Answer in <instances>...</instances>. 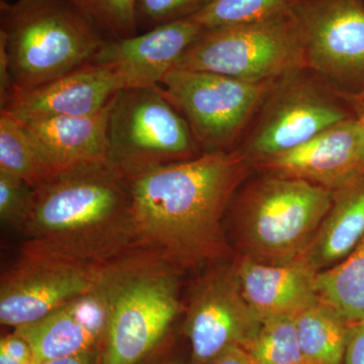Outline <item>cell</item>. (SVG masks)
<instances>
[{
  "instance_id": "obj_1",
  "label": "cell",
  "mask_w": 364,
  "mask_h": 364,
  "mask_svg": "<svg viewBox=\"0 0 364 364\" xmlns=\"http://www.w3.org/2000/svg\"><path fill=\"white\" fill-rule=\"evenodd\" d=\"M250 164L239 149L215 151L127 177L135 250L181 270L224 257L223 220Z\"/></svg>"
},
{
  "instance_id": "obj_2",
  "label": "cell",
  "mask_w": 364,
  "mask_h": 364,
  "mask_svg": "<svg viewBox=\"0 0 364 364\" xmlns=\"http://www.w3.org/2000/svg\"><path fill=\"white\" fill-rule=\"evenodd\" d=\"M21 231L25 257L107 263L135 250L126 178L105 163L59 172L36 189Z\"/></svg>"
},
{
  "instance_id": "obj_3",
  "label": "cell",
  "mask_w": 364,
  "mask_h": 364,
  "mask_svg": "<svg viewBox=\"0 0 364 364\" xmlns=\"http://www.w3.org/2000/svg\"><path fill=\"white\" fill-rule=\"evenodd\" d=\"M181 272L147 250H132L107 265L102 364H144L156 353L181 310Z\"/></svg>"
},
{
  "instance_id": "obj_4",
  "label": "cell",
  "mask_w": 364,
  "mask_h": 364,
  "mask_svg": "<svg viewBox=\"0 0 364 364\" xmlns=\"http://www.w3.org/2000/svg\"><path fill=\"white\" fill-rule=\"evenodd\" d=\"M0 11V55L11 97L85 65L107 42L68 0H1Z\"/></svg>"
},
{
  "instance_id": "obj_5",
  "label": "cell",
  "mask_w": 364,
  "mask_h": 364,
  "mask_svg": "<svg viewBox=\"0 0 364 364\" xmlns=\"http://www.w3.org/2000/svg\"><path fill=\"white\" fill-rule=\"evenodd\" d=\"M333 191L312 182L269 173L244 189L235 224L246 257L284 263L303 254L331 207Z\"/></svg>"
},
{
  "instance_id": "obj_6",
  "label": "cell",
  "mask_w": 364,
  "mask_h": 364,
  "mask_svg": "<svg viewBox=\"0 0 364 364\" xmlns=\"http://www.w3.org/2000/svg\"><path fill=\"white\" fill-rule=\"evenodd\" d=\"M349 105L312 71L296 69L273 80L236 149L254 165L284 154L356 117Z\"/></svg>"
},
{
  "instance_id": "obj_7",
  "label": "cell",
  "mask_w": 364,
  "mask_h": 364,
  "mask_svg": "<svg viewBox=\"0 0 364 364\" xmlns=\"http://www.w3.org/2000/svg\"><path fill=\"white\" fill-rule=\"evenodd\" d=\"M200 154L186 119L161 86L124 88L112 100L107 164L124 178Z\"/></svg>"
},
{
  "instance_id": "obj_8",
  "label": "cell",
  "mask_w": 364,
  "mask_h": 364,
  "mask_svg": "<svg viewBox=\"0 0 364 364\" xmlns=\"http://www.w3.org/2000/svg\"><path fill=\"white\" fill-rule=\"evenodd\" d=\"M177 68L267 82L305 67L303 39L293 11L268 20L205 30Z\"/></svg>"
},
{
  "instance_id": "obj_9",
  "label": "cell",
  "mask_w": 364,
  "mask_h": 364,
  "mask_svg": "<svg viewBox=\"0 0 364 364\" xmlns=\"http://www.w3.org/2000/svg\"><path fill=\"white\" fill-rule=\"evenodd\" d=\"M272 82L174 67L160 86L205 153L236 149Z\"/></svg>"
},
{
  "instance_id": "obj_10",
  "label": "cell",
  "mask_w": 364,
  "mask_h": 364,
  "mask_svg": "<svg viewBox=\"0 0 364 364\" xmlns=\"http://www.w3.org/2000/svg\"><path fill=\"white\" fill-rule=\"evenodd\" d=\"M305 67L352 105L364 97V0H299Z\"/></svg>"
},
{
  "instance_id": "obj_11",
  "label": "cell",
  "mask_w": 364,
  "mask_h": 364,
  "mask_svg": "<svg viewBox=\"0 0 364 364\" xmlns=\"http://www.w3.org/2000/svg\"><path fill=\"white\" fill-rule=\"evenodd\" d=\"M109 262L82 263L21 256L1 275L0 322L14 329L37 322L72 299L95 289Z\"/></svg>"
},
{
  "instance_id": "obj_12",
  "label": "cell",
  "mask_w": 364,
  "mask_h": 364,
  "mask_svg": "<svg viewBox=\"0 0 364 364\" xmlns=\"http://www.w3.org/2000/svg\"><path fill=\"white\" fill-rule=\"evenodd\" d=\"M262 318L244 299L234 270L203 277L189 301L186 331L193 364H207L231 347L248 350Z\"/></svg>"
},
{
  "instance_id": "obj_13",
  "label": "cell",
  "mask_w": 364,
  "mask_h": 364,
  "mask_svg": "<svg viewBox=\"0 0 364 364\" xmlns=\"http://www.w3.org/2000/svg\"><path fill=\"white\" fill-rule=\"evenodd\" d=\"M269 173L294 177L331 191L364 176V128L358 117L334 124L312 140L258 163Z\"/></svg>"
},
{
  "instance_id": "obj_14",
  "label": "cell",
  "mask_w": 364,
  "mask_h": 364,
  "mask_svg": "<svg viewBox=\"0 0 364 364\" xmlns=\"http://www.w3.org/2000/svg\"><path fill=\"white\" fill-rule=\"evenodd\" d=\"M203 31L191 18L174 21L134 37L107 41L90 62L116 69L128 88L158 86Z\"/></svg>"
},
{
  "instance_id": "obj_15",
  "label": "cell",
  "mask_w": 364,
  "mask_h": 364,
  "mask_svg": "<svg viewBox=\"0 0 364 364\" xmlns=\"http://www.w3.org/2000/svg\"><path fill=\"white\" fill-rule=\"evenodd\" d=\"M107 299L102 277L90 293L72 299L32 324L16 328L32 347L37 364L100 350L107 331Z\"/></svg>"
},
{
  "instance_id": "obj_16",
  "label": "cell",
  "mask_w": 364,
  "mask_h": 364,
  "mask_svg": "<svg viewBox=\"0 0 364 364\" xmlns=\"http://www.w3.org/2000/svg\"><path fill=\"white\" fill-rule=\"evenodd\" d=\"M128 88L112 67L88 63L51 82L9 98L1 112L13 116H91L107 109Z\"/></svg>"
},
{
  "instance_id": "obj_17",
  "label": "cell",
  "mask_w": 364,
  "mask_h": 364,
  "mask_svg": "<svg viewBox=\"0 0 364 364\" xmlns=\"http://www.w3.org/2000/svg\"><path fill=\"white\" fill-rule=\"evenodd\" d=\"M234 272L244 299L262 320L296 316L320 301L318 272L299 258L267 263L245 257Z\"/></svg>"
},
{
  "instance_id": "obj_18",
  "label": "cell",
  "mask_w": 364,
  "mask_h": 364,
  "mask_svg": "<svg viewBox=\"0 0 364 364\" xmlns=\"http://www.w3.org/2000/svg\"><path fill=\"white\" fill-rule=\"evenodd\" d=\"M112 104L91 116H11L20 122L59 173L81 165L107 164V124Z\"/></svg>"
},
{
  "instance_id": "obj_19",
  "label": "cell",
  "mask_w": 364,
  "mask_h": 364,
  "mask_svg": "<svg viewBox=\"0 0 364 364\" xmlns=\"http://www.w3.org/2000/svg\"><path fill=\"white\" fill-rule=\"evenodd\" d=\"M364 238V176L333 191L330 210L299 256L317 272L345 259Z\"/></svg>"
},
{
  "instance_id": "obj_20",
  "label": "cell",
  "mask_w": 364,
  "mask_h": 364,
  "mask_svg": "<svg viewBox=\"0 0 364 364\" xmlns=\"http://www.w3.org/2000/svg\"><path fill=\"white\" fill-rule=\"evenodd\" d=\"M294 317L305 364H343L350 324L323 301Z\"/></svg>"
},
{
  "instance_id": "obj_21",
  "label": "cell",
  "mask_w": 364,
  "mask_h": 364,
  "mask_svg": "<svg viewBox=\"0 0 364 364\" xmlns=\"http://www.w3.org/2000/svg\"><path fill=\"white\" fill-rule=\"evenodd\" d=\"M316 287L320 301L348 324L364 321V238L345 259L318 272Z\"/></svg>"
},
{
  "instance_id": "obj_22",
  "label": "cell",
  "mask_w": 364,
  "mask_h": 364,
  "mask_svg": "<svg viewBox=\"0 0 364 364\" xmlns=\"http://www.w3.org/2000/svg\"><path fill=\"white\" fill-rule=\"evenodd\" d=\"M0 171L20 177L35 189L58 173L20 122L4 112L0 114Z\"/></svg>"
},
{
  "instance_id": "obj_23",
  "label": "cell",
  "mask_w": 364,
  "mask_h": 364,
  "mask_svg": "<svg viewBox=\"0 0 364 364\" xmlns=\"http://www.w3.org/2000/svg\"><path fill=\"white\" fill-rule=\"evenodd\" d=\"M299 0H210L191 16L203 30L245 25L293 11Z\"/></svg>"
},
{
  "instance_id": "obj_24",
  "label": "cell",
  "mask_w": 364,
  "mask_h": 364,
  "mask_svg": "<svg viewBox=\"0 0 364 364\" xmlns=\"http://www.w3.org/2000/svg\"><path fill=\"white\" fill-rule=\"evenodd\" d=\"M247 351L251 364H305L294 316L264 318Z\"/></svg>"
},
{
  "instance_id": "obj_25",
  "label": "cell",
  "mask_w": 364,
  "mask_h": 364,
  "mask_svg": "<svg viewBox=\"0 0 364 364\" xmlns=\"http://www.w3.org/2000/svg\"><path fill=\"white\" fill-rule=\"evenodd\" d=\"M97 28L105 41L138 35L136 0H68Z\"/></svg>"
},
{
  "instance_id": "obj_26",
  "label": "cell",
  "mask_w": 364,
  "mask_h": 364,
  "mask_svg": "<svg viewBox=\"0 0 364 364\" xmlns=\"http://www.w3.org/2000/svg\"><path fill=\"white\" fill-rule=\"evenodd\" d=\"M36 189L20 177L0 171V222L23 230L30 217Z\"/></svg>"
},
{
  "instance_id": "obj_27",
  "label": "cell",
  "mask_w": 364,
  "mask_h": 364,
  "mask_svg": "<svg viewBox=\"0 0 364 364\" xmlns=\"http://www.w3.org/2000/svg\"><path fill=\"white\" fill-rule=\"evenodd\" d=\"M210 0H136L138 30L144 32L157 26L191 18L200 13Z\"/></svg>"
},
{
  "instance_id": "obj_28",
  "label": "cell",
  "mask_w": 364,
  "mask_h": 364,
  "mask_svg": "<svg viewBox=\"0 0 364 364\" xmlns=\"http://www.w3.org/2000/svg\"><path fill=\"white\" fill-rule=\"evenodd\" d=\"M35 363L32 347L16 331L0 340V364H32Z\"/></svg>"
},
{
  "instance_id": "obj_29",
  "label": "cell",
  "mask_w": 364,
  "mask_h": 364,
  "mask_svg": "<svg viewBox=\"0 0 364 364\" xmlns=\"http://www.w3.org/2000/svg\"><path fill=\"white\" fill-rule=\"evenodd\" d=\"M343 364H364V321L349 328Z\"/></svg>"
},
{
  "instance_id": "obj_30",
  "label": "cell",
  "mask_w": 364,
  "mask_h": 364,
  "mask_svg": "<svg viewBox=\"0 0 364 364\" xmlns=\"http://www.w3.org/2000/svg\"><path fill=\"white\" fill-rule=\"evenodd\" d=\"M207 364H251L248 351L241 347H231Z\"/></svg>"
},
{
  "instance_id": "obj_31",
  "label": "cell",
  "mask_w": 364,
  "mask_h": 364,
  "mask_svg": "<svg viewBox=\"0 0 364 364\" xmlns=\"http://www.w3.org/2000/svg\"><path fill=\"white\" fill-rule=\"evenodd\" d=\"M42 364H102V358L100 350H92L69 358L55 359Z\"/></svg>"
},
{
  "instance_id": "obj_32",
  "label": "cell",
  "mask_w": 364,
  "mask_h": 364,
  "mask_svg": "<svg viewBox=\"0 0 364 364\" xmlns=\"http://www.w3.org/2000/svg\"><path fill=\"white\" fill-rule=\"evenodd\" d=\"M354 111H355L356 117L360 123L363 124L364 128V97L361 98L360 100H358V102H355L353 105Z\"/></svg>"
},
{
  "instance_id": "obj_33",
  "label": "cell",
  "mask_w": 364,
  "mask_h": 364,
  "mask_svg": "<svg viewBox=\"0 0 364 364\" xmlns=\"http://www.w3.org/2000/svg\"><path fill=\"white\" fill-rule=\"evenodd\" d=\"M144 364H182V363L177 359H156L154 361H147Z\"/></svg>"
},
{
  "instance_id": "obj_34",
  "label": "cell",
  "mask_w": 364,
  "mask_h": 364,
  "mask_svg": "<svg viewBox=\"0 0 364 364\" xmlns=\"http://www.w3.org/2000/svg\"><path fill=\"white\" fill-rule=\"evenodd\" d=\"M32 364H37V363H33Z\"/></svg>"
}]
</instances>
